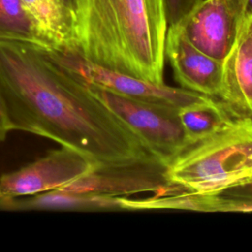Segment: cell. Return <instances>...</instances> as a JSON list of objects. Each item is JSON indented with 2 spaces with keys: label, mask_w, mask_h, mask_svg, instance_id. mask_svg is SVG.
Listing matches in <instances>:
<instances>
[{
  "label": "cell",
  "mask_w": 252,
  "mask_h": 252,
  "mask_svg": "<svg viewBox=\"0 0 252 252\" xmlns=\"http://www.w3.org/2000/svg\"><path fill=\"white\" fill-rule=\"evenodd\" d=\"M0 93L12 130L51 139L99 164L153 156L84 81L44 48L0 40Z\"/></svg>",
  "instance_id": "6da1fadb"
},
{
  "label": "cell",
  "mask_w": 252,
  "mask_h": 252,
  "mask_svg": "<svg viewBox=\"0 0 252 252\" xmlns=\"http://www.w3.org/2000/svg\"><path fill=\"white\" fill-rule=\"evenodd\" d=\"M73 50L106 69L163 84L162 0H70Z\"/></svg>",
  "instance_id": "7a4b0ae2"
},
{
  "label": "cell",
  "mask_w": 252,
  "mask_h": 252,
  "mask_svg": "<svg viewBox=\"0 0 252 252\" xmlns=\"http://www.w3.org/2000/svg\"><path fill=\"white\" fill-rule=\"evenodd\" d=\"M163 175L171 192L211 193L252 182V120L231 118L187 145L165 164Z\"/></svg>",
  "instance_id": "3957f363"
},
{
  "label": "cell",
  "mask_w": 252,
  "mask_h": 252,
  "mask_svg": "<svg viewBox=\"0 0 252 252\" xmlns=\"http://www.w3.org/2000/svg\"><path fill=\"white\" fill-rule=\"evenodd\" d=\"M86 84L134 132L146 149L164 164L188 145L179 121L178 108L126 97Z\"/></svg>",
  "instance_id": "277c9868"
},
{
  "label": "cell",
  "mask_w": 252,
  "mask_h": 252,
  "mask_svg": "<svg viewBox=\"0 0 252 252\" xmlns=\"http://www.w3.org/2000/svg\"><path fill=\"white\" fill-rule=\"evenodd\" d=\"M46 50L57 63L85 83L100 87L126 97L178 109L212 97L180 87L174 88L164 83L156 84L106 69L88 61L73 50Z\"/></svg>",
  "instance_id": "5b68a950"
},
{
  "label": "cell",
  "mask_w": 252,
  "mask_h": 252,
  "mask_svg": "<svg viewBox=\"0 0 252 252\" xmlns=\"http://www.w3.org/2000/svg\"><path fill=\"white\" fill-rule=\"evenodd\" d=\"M165 164L154 156L133 161L97 164L93 170L59 188L103 198L128 197L143 192H171L164 178Z\"/></svg>",
  "instance_id": "8992f818"
},
{
  "label": "cell",
  "mask_w": 252,
  "mask_h": 252,
  "mask_svg": "<svg viewBox=\"0 0 252 252\" xmlns=\"http://www.w3.org/2000/svg\"><path fill=\"white\" fill-rule=\"evenodd\" d=\"M96 161L61 146L12 172L0 176V199L22 198L59 189L93 170Z\"/></svg>",
  "instance_id": "52a82bcc"
},
{
  "label": "cell",
  "mask_w": 252,
  "mask_h": 252,
  "mask_svg": "<svg viewBox=\"0 0 252 252\" xmlns=\"http://www.w3.org/2000/svg\"><path fill=\"white\" fill-rule=\"evenodd\" d=\"M247 13L242 0H202L176 27L196 48L222 62Z\"/></svg>",
  "instance_id": "ba28073f"
},
{
  "label": "cell",
  "mask_w": 252,
  "mask_h": 252,
  "mask_svg": "<svg viewBox=\"0 0 252 252\" xmlns=\"http://www.w3.org/2000/svg\"><path fill=\"white\" fill-rule=\"evenodd\" d=\"M117 210H186L196 212H252V182L211 193L171 192L148 198H114Z\"/></svg>",
  "instance_id": "9c48e42d"
},
{
  "label": "cell",
  "mask_w": 252,
  "mask_h": 252,
  "mask_svg": "<svg viewBox=\"0 0 252 252\" xmlns=\"http://www.w3.org/2000/svg\"><path fill=\"white\" fill-rule=\"evenodd\" d=\"M217 98L232 118L252 120V13L242 22L237 38L222 61Z\"/></svg>",
  "instance_id": "30bf717a"
},
{
  "label": "cell",
  "mask_w": 252,
  "mask_h": 252,
  "mask_svg": "<svg viewBox=\"0 0 252 252\" xmlns=\"http://www.w3.org/2000/svg\"><path fill=\"white\" fill-rule=\"evenodd\" d=\"M164 56L180 88L217 98L221 83L222 62L196 48L177 27L167 29Z\"/></svg>",
  "instance_id": "8fae6325"
},
{
  "label": "cell",
  "mask_w": 252,
  "mask_h": 252,
  "mask_svg": "<svg viewBox=\"0 0 252 252\" xmlns=\"http://www.w3.org/2000/svg\"><path fill=\"white\" fill-rule=\"evenodd\" d=\"M35 23L48 50L69 49L72 42V12L63 0H22Z\"/></svg>",
  "instance_id": "7c38bea8"
},
{
  "label": "cell",
  "mask_w": 252,
  "mask_h": 252,
  "mask_svg": "<svg viewBox=\"0 0 252 252\" xmlns=\"http://www.w3.org/2000/svg\"><path fill=\"white\" fill-rule=\"evenodd\" d=\"M0 209L5 210H116L114 198H103L55 189L25 198L0 199Z\"/></svg>",
  "instance_id": "4fadbf2b"
},
{
  "label": "cell",
  "mask_w": 252,
  "mask_h": 252,
  "mask_svg": "<svg viewBox=\"0 0 252 252\" xmlns=\"http://www.w3.org/2000/svg\"><path fill=\"white\" fill-rule=\"evenodd\" d=\"M178 117L188 145L212 135L232 118L216 97L180 108Z\"/></svg>",
  "instance_id": "5bb4252c"
},
{
  "label": "cell",
  "mask_w": 252,
  "mask_h": 252,
  "mask_svg": "<svg viewBox=\"0 0 252 252\" xmlns=\"http://www.w3.org/2000/svg\"><path fill=\"white\" fill-rule=\"evenodd\" d=\"M0 40L24 42L46 49V44L22 0H0Z\"/></svg>",
  "instance_id": "9a60e30c"
},
{
  "label": "cell",
  "mask_w": 252,
  "mask_h": 252,
  "mask_svg": "<svg viewBox=\"0 0 252 252\" xmlns=\"http://www.w3.org/2000/svg\"><path fill=\"white\" fill-rule=\"evenodd\" d=\"M201 2L202 0H162L167 29L179 25Z\"/></svg>",
  "instance_id": "2e32d148"
},
{
  "label": "cell",
  "mask_w": 252,
  "mask_h": 252,
  "mask_svg": "<svg viewBox=\"0 0 252 252\" xmlns=\"http://www.w3.org/2000/svg\"><path fill=\"white\" fill-rule=\"evenodd\" d=\"M246 6H247V9H248V12L252 13V0H242Z\"/></svg>",
  "instance_id": "e0dca14e"
},
{
  "label": "cell",
  "mask_w": 252,
  "mask_h": 252,
  "mask_svg": "<svg viewBox=\"0 0 252 252\" xmlns=\"http://www.w3.org/2000/svg\"><path fill=\"white\" fill-rule=\"evenodd\" d=\"M63 1H64V2H65V3L70 7V0H63Z\"/></svg>",
  "instance_id": "ac0fdd59"
}]
</instances>
